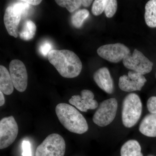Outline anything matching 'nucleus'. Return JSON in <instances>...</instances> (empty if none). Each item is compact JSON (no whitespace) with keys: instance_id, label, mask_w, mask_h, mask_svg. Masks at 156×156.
I'll return each mask as SVG.
<instances>
[{"instance_id":"nucleus-6","label":"nucleus","mask_w":156,"mask_h":156,"mask_svg":"<svg viewBox=\"0 0 156 156\" xmlns=\"http://www.w3.org/2000/svg\"><path fill=\"white\" fill-rule=\"evenodd\" d=\"M123 63L128 69L143 75L150 73L153 66V63L136 49L132 55L129 54L123 59Z\"/></svg>"},{"instance_id":"nucleus-2","label":"nucleus","mask_w":156,"mask_h":156,"mask_svg":"<svg viewBox=\"0 0 156 156\" xmlns=\"http://www.w3.org/2000/svg\"><path fill=\"white\" fill-rule=\"evenodd\" d=\"M56 115L65 128L73 133L83 134L88 130L87 120L78 110L68 104H58L56 107Z\"/></svg>"},{"instance_id":"nucleus-4","label":"nucleus","mask_w":156,"mask_h":156,"mask_svg":"<svg viewBox=\"0 0 156 156\" xmlns=\"http://www.w3.org/2000/svg\"><path fill=\"white\" fill-rule=\"evenodd\" d=\"M66 143L63 137L58 134L48 135L37 148L36 156H64Z\"/></svg>"},{"instance_id":"nucleus-22","label":"nucleus","mask_w":156,"mask_h":156,"mask_svg":"<svg viewBox=\"0 0 156 156\" xmlns=\"http://www.w3.org/2000/svg\"><path fill=\"white\" fill-rule=\"evenodd\" d=\"M106 0H95L93 2L92 12L95 16H98L102 14L105 9Z\"/></svg>"},{"instance_id":"nucleus-30","label":"nucleus","mask_w":156,"mask_h":156,"mask_svg":"<svg viewBox=\"0 0 156 156\" xmlns=\"http://www.w3.org/2000/svg\"><path fill=\"white\" fill-rule=\"evenodd\" d=\"M147 156H155L153 155H148Z\"/></svg>"},{"instance_id":"nucleus-17","label":"nucleus","mask_w":156,"mask_h":156,"mask_svg":"<svg viewBox=\"0 0 156 156\" xmlns=\"http://www.w3.org/2000/svg\"><path fill=\"white\" fill-rule=\"evenodd\" d=\"M144 18L148 26L156 27V0H151L146 4Z\"/></svg>"},{"instance_id":"nucleus-11","label":"nucleus","mask_w":156,"mask_h":156,"mask_svg":"<svg viewBox=\"0 0 156 156\" xmlns=\"http://www.w3.org/2000/svg\"><path fill=\"white\" fill-rule=\"evenodd\" d=\"M94 98L92 91L84 89L81 91V95H73L69 102L81 111L87 112L89 109H95L98 107V103Z\"/></svg>"},{"instance_id":"nucleus-29","label":"nucleus","mask_w":156,"mask_h":156,"mask_svg":"<svg viewBox=\"0 0 156 156\" xmlns=\"http://www.w3.org/2000/svg\"><path fill=\"white\" fill-rule=\"evenodd\" d=\"M0 106H2L5 103V98L3 93L2 91H0Z\"/></svg>"},{"instance_id":"nucleus-20","label":"nucleus","mask_w":156,"mask_h":156,"mask_svg":"<svg viewBox=\"0 0 156 156\" xmlns=\"http://www.w3.org/2000/svg\"><path fill=\"white\" fill-rule=\"evenodd\" d=\"M55 2L58 5L66 8L68 11L72 13L82 5L83 0H56Z\"/></svg>"},{"instance_id":"nucleus-14","label":"nucleus","mask_w":156,"mask_h":156,"mask_svg":"<svg viewBox=\"0 0 156 156\" xmlns=\"http://www.w3.org/2000/svg\"><path fill=\"white\" fill-rule=\"evenodd\" d=\"M140 132L148 137H156V113L150 114L144 118L139 126Z\"/></svg>"},{"instance_id":"nucleus-10","label":"nucleus","mask_w":156,"mask_h":156,"mask_svg":"<svg viewBox=\"0 0 156 156\" xmlns=\"http://www.w3.org/2000/svg\"><path fill=\"white\" fill-rule=\"evenodd\" d=\"M143 75L134 71L128 72V75H124L119 79V87L124 92L140 91L146 83Z\"/></svg>"},{"instance_id":"nucleus-13","label":"nucleus","mask_w":156,"mask_h":156,"mask_svg":"<svg viewBox=\"0 0 156 156\" xmlns=\"http://www.w3.org/2000/svg\"><path fill=\"white\" fill-rule=\"evenodd\" d=\"M93 79L98 86L107 93L111 94L113 92V81L107 68L102 67L96 71Z\"/></svg>"},{"instance_id":"nucleus-18","label":"nucleus","mask_w":156,"mask_h":156,"mask_svg":"<svg viewBox=\"0 0 156 156\" xmlns=\"http://www.w3.org/2000/svg\"><path fill=\"white\" fill-rule=\"evenodd\" d=\"M36 29V26L32 20H27L22 30L19 33L20 38L24 41L31 40L35 34Z\"/></svg>"},{"instance_id":"nucleus-28","label":"nucleus","mask_w":156,"mask_h":156,"mask_svg":"<svg viewBox=\"0 0 156 156\" xmlns=\"http://www.w3.org/2000/svg\"><path fill=\"white\" fill-rule=\"evenodd\" d=\"M93 1H89V0H83V2H82V5L85 7H89L91 4L92 3Z\"/></svg>"},{"instance_id":"nucleus-24","label":"nucleus","mask_w":156,"mask_h":156,"mask_svg":"<svg viewBox=\"0 0 156 156\" xmlns=\"http://www.w3.org/2000/svg\"><path fill=\"white\" fill-rule=\"evenodd\" d=\"M52 45L48 41H45L40 45V52L42 55L44 56H48L49 53L51 51Z\"/></svg>"},{"instance_id":"nucleus-23","label":"nucleus","mask_w":156,"mask_h":156,"mask_svg":"<svg viewBox=\"0 0 156 156\" xmlns=\"http://www.w3.org/2000/svg\"><path fill=\"white\" fill-rule=\"evenodd\" d=\"M30 5H28L27 3H25L23 1H19L17 2L13 5L12 7L14 8L16 11L19 12L21 15H24L26 14L29 9L30 8Z\"/></svg>"},{"instance_id":"nucleus-31","label":"nucleus","mask_w":156,"mask_h":156,"mask_svg":"<svg viewBox=\"0 0 156 156\" xmlns=\"http://www.w3.org/2000/svg\"></svg>"},{"instance_id":"nucleus-27","label":"nucleus","mask_w":156,"mask_h":156,"mask_svg":"<svg viewBox=\"0 0 156 156\" xmlns=\"http://www.w3.org/2000/svg\"><path fill=\"white\" fill-rule=\"evenodd\" d=\"M25 3H27L28 5H38L41 3L42 1L40 0H23Z\"/></svg>"},{"instance_id":"nucleus-12","label":"nucleus","mask_w":156,"mask_h":156,"mask_svg":"<svg viewBox=\"0 0 156 156\" xmlns=\"http://www.w3.org/2000/svg\"><path fill=\"white\" fill-rule=\"evenodd\" d=\"M22 15L12 6L6 9L4 15V23L8 33L11 36L17 38L19 34L18 26Z\"/></svg>"},{"instance_id":"nucleus-3","label":"nucleus","mask_w":156,"mask_h":156,"mask_svg":"<svg viewBox=\"0 0 156 156\" xmlns=\"http://www.w3.org/2000/svg\"><path fill=\"white\" fill-rule=\"evenodd\" d=\"M142 111V104L137 94L131 93L124 98L122 108V121L128 128L135 126L139 121Z\"/></svg>"},{"instance_id":"nucleus-21","label":"nucleus","mask_w":156,"mask_h":156,"mask_svg":"<svg viewBox=\"0 0 156 156\" xmlns=\"http://www.w3.org/2000/svg\"><path fill=\"white\" fill-rule=\"evenodd\" d=\"M117 1L115 0H106L104 12L107 17L111 18L115 14L118 7Z\"/></svg>"},{"instance_id":"nucleus-19","label":"nucleus","mask_w":156,"mask_h":156,"mask_svg":"<svg viewBox=\"0 0 156 156\" xmlns=\"http://www.w3.org/2000/svg\"><path fill=\"white\" fill-rule=\"evenodd\" d=\"M89 12L87 9H82L76 11L71 18L73 25L77 28H80L86 19L89 17Z\"/></svg>"},{"instance_id":"nucleus-15","label":"nucleus","mask_w":156,"mask_h":156,"mask_svg":"<svg viewBox=\"0 0 156 156\" xmlns=\"http://www.w3.org/2000/svg\"><path fill=\"white\" fill-rule=\"evenodd\" d=\"M14 86L10 73L6 67L0 66V90L6 95H10L14 91Z\"/></svg>"},{"instance_id":"nucleus-1","label":"nucleus","mask_w":156,"mask_h":156,"mask_svg":"<svg viewBox=\"0 0 156 156\" xmlns=\"http://www.w3.org/2000/svg\"><path fill=\"white\" fill-rule=\"evenodd\" d=\"M48 60L59 74L66 78L78 76L82 69V63L77 55L69 50H53L48 54Z\"/></svg>"},{"instance_id":"nucleus-9","label":"nucleus","mask_w":156,"mask_h":156,"mask_svg":"<svg viewBox=\"0 0 156 156\" xmlns=\"http://www.w3.org/2000/svg\"><path fill=\"white\" fill-rule=\"evenodd\" d=\"M9 72L14 87L20 92L25 91L28 76L25 65L20 60L14 59L9 64Z\"/></svg>"},{"instance_id":"nucleus-25","label":"nucleus","mask_w":156,"mask_h":156,"mask_svg":"<svg viewBox=\"0 0 156 156\" xmlns=\"http://www.w3.org/2000/svg\"><path fill=\"white\" fill-rule=\"evenodd\" d=\"M147 106L151 113H156V96H152L148 99Z\"/></svg>"},{"instance_id":"nucleus-5","label":"nucleus","mask_w":156,"mask_h":156,"mask_svg":"<svg viewBox=\"0 0 156 156\" xmlns=\"http://www.w3.org/2000/svg\"><path fill=\"white\" fill-rule=\"evenodd\" d=\"M118 105V101L115 98H109L101 102L92 118L94 123L101 127L110 124L116 115Z\"/></svg>"},{"instance_id":"nucleus-7","label":"nucleus","mask_w":156,"mask_h":156,"mask_svg":"<svg viewBox=\"0 0 156 156\" xmlns=\"http://www.w3.org/2000/svg\"><path fill=\"white\" fill-rule=\"evenodd\" d=\"M18 126L14 117H5L0 121V149H4L15 141L18 134Z\"/></svg>"},{"instance_id":"nucleus-26","label":"nucleus","mask_w":156,"mask_h":156,"mask_svg":"<svg viewBox=\"0 0 156 156\" xmlns=\"http://www.w3.org/2000/svg\"><path fill=\"white\" fill-rule=\"evenodd\" d=\"M23 156H32L30 143L28 140H23L22 143Z\"/></svg>"},{"instance_id":"nucleus-16","label":"nucleus","mask_w":156,"mask_h":156,"mask_svg":"<svg viewBox=\"0 0 156 156\" xmlns=\"http://www.w3.org/2000/svg\"><path fill=\"white\" fill-rule=\"evenodd\" d=\"M121 156H143L139 143L135 140H130L122 145L120 151Z\"/></svg>"},{"instance_id":"nucleus-8","label":"nucleus","mask_w":156,"mask_h":156,"mask_svg":"<svg viewBox=\"0 0 156 156\" xmlns=\"http://www.w3.org/2000/svg\"><path fill=\"white\" fill-rule=\"evenodd\" d=\"M97 52L101 58L114 63L123 60L130 53L129 48L120 43L103 45L98 49Z\"/></svg>"}]
</instances>
